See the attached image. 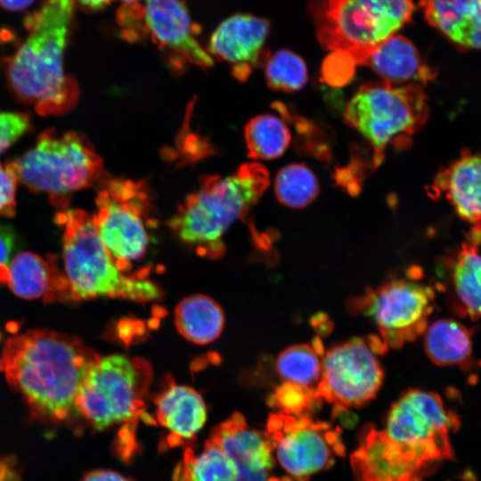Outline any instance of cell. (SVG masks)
I'll use <instances>...</instances> for the list:
<instances>
[{
  "mask_svg": "<svg viewBox=\"0 0 481 481\" xmlns=\"http://www.w3.org/2000/svg\"><path fill=\"white\" fill-rule=\"evenodd\" d=\"M100 355L80 338L47 330L9 338L1 350L2 371L37 419L59 423L75 411L78 388Z\"/></svg>",
  "mask_w": 481,
  "mask_h": 481,
  "instance_id": "1",
  "label": "cell"
},
{
  "mask_svg": "<svg viewBox=\"0 0 481 481\" xmlns=\"http://www.w3.org/2000/svg\"><path fill=\"white\" fill-rule=\"evenodd\" d=\"M74 10L72 0H43L24 19L28 37L4 61L13 95L40 115L64 113L78 99L77 84L63 65Z\"/></svg>",
  "mask_w": 481,
  "mask_h": 481,
  "instance_id": "2",
  "label": "cell"
},
{
  "mask_svg": "<svg viewBox=\"0 0 481 481\" xmlns=\"http://www.w3.org/2000/svg\"><path fill=\"white\" fill-rule=\"evenodd\" d=\"M269 173L260 163L249 162L235 173L205 175L189 194L168 225L185 244L212 258L224 251L223 238L244 217L269 185Z\"/></svg>",
  "mask_w": 481,
  "mask_h": 481,
  "instance_id": "3",
  "label": "cell"
},
{
  "mask_svg": "<svg viewBox=\"0 0 481 481\" xmlns=\"http://www.w3.org/2000/svg\"><path fill=\"white\" fill-rule=\"evenodd\" d=\"M151 380V368L144 360L110 355L91 368L75 398V411L94 429L121 425L115 444L126 461L135 452L138 421L155 423L145 408Z\"/></svg>",
  "mask_w": 481,
  "mask_h": 481,
  "instance_id": "4",
  "label": "cell"
},
{
  "mask_svg": "<svg viewBox=\"0 0 481 481\" xmlns=\"http://www.w3.org/2000/svg\"><path fill=\"white\" fill-rule=\"evenodd\" d=\"M55 221L63 231L65 275L74 301L97 298L137 303L159 299L160 288L141 276L126 275L104 247L94 217L82 209L59 211Z\"/></svg>",
  "mask_w": 481,
  "mask_h": 481,
  "instance_id": "5",
  "label": "cell"
},
{
  "mask_svg": "<svg viewBox=\"0 0 481 481\" xmlns=\"http://www.w3.org/2000/svg\"><path fill=\"white\" fill-rule=\"evenodd\" d=\"M428 96L420 84L394 85L371 81L362 85L346 104L344 121L371 146L373 167L391 145L404 148L426 123Z\"/></svg>",
  "mask_w": 481,
  "mask_h": 481,
  "instance_id": "6",
  "label": "cell"
},
{
  "mask_svg": "<svg viewBox=\"0 0 481 481\" xmlns=\"http://www.w3.org/2000/svg\"><path fill=\"white\" fill-rule=\"evenodd\" d=\"M412 0H310L307 11L327 50L360 63L365 54L411 22Z\"/></svg>",
  "mask_w": 481,
  "mask_h": 481,
  "instance_id": "7",
  "label": "cell"
},
{
  "mask_svg": "<svg viewBox=\"0 0 481 481\" xmlns=\"http://www.w3.org/2000/svg\"><path fill=\"white\" fill-rule=\"evenodd\" d=\"M18 179L34 192H45L51 202L67 207L75 192L99 182L103 163L79 133H41L35 145L12 161Z\"/></svg>",
  "mask_w": 481,
  "mask_h": 481,
  "instance_id": "8",
  "label": "cell"
},
{
  "mask_svg": "<svg viewBox=\"0 0 481 481\" xmlns=\"http://www.w3.org/2000/svg\"><path fill=\"white\" fill-rule=\"evenodd\" d=\"M95 202L93 217L101 240L125 271L145 254L150 242L148 186L143 180L102 175Z\"/></svg>",
  "mask_w": 481,
  "mask_h": 481,
  "instance_id": "9",
  "label": "cell"
},
{
  "mask_svg": "<svg viewBox=\"0 0 481 481\" xmlns=\"http://www.w3.org/2000/svg\"><path fill=\"white\" fill-rule=\"evenodd\" d=\"M384 424L382 430L389 438L435 467L452 458L450 434L460 422L436 393L407 390L392 404Z\"/></svg>",
  "mask_w": 481,
  "mask_h": 481,
  "instance_id": "10",
  "label": "cell"
},
{
  "mask_svg": "<svg viewBox=\"0 0 481 481\" xmlns=\"http://www.w3.org/2000/svg\"><path fill=\"white\" fill-rule=\"evenodd\" d=\"M387 348L379 337L352 338L330 347L322 357L320 400L339 409L369 403L383 383L384 371L378 355Z\"/></svg>",
  "mask_w": 481,
  "mask_h": 481,
  "instance_id": "11",
  "label": "cell"
},
{
  "mask_svg": "<svg viewBox=\"0 0 481 481\" xmlns=\"http://www.w3.org/2000/svg\"><path fill=\"white\" fill-rule=\"evenodd\" d=\"M282 469L292 480L307 481L345 454L340 432L308 413H272L265 432Z\"/></svg>",
  "mask_w": 481,
  "mask_h": 481,
  "instance_id": "12",
  "label": "cell"
},
{
  "mask_svg": "<svg viewBox=\"0 0 481 481\" xmlns=\"http://www.w3.org/2000/svg\"><path fill=\"white\" fill-rule=\"evenodd\" d=\"M435 296L434 288L414 276L395 279L355 298L350 308L371 319L387 347L399 348L425 332Z\"/></svg>",
  "mask_w": 481,
  "mask_h": 481,
  "instance_id": "13",
  "label": "cell"
},
{
  "mask_svg": "<svg viewBox=\"0 0 481 481\" xmlns=\"http://www.w3.org/2000/svg\"><path fill=\"white\" fill-rule=\"evenodd\" d=\"M358 444L350 456L356 481H421L435 469L371 424L360 430Z\"/></svg>",
  "mask_w": 481,
  "mask_h": 481,
  "instance_id": "14",
  "label": "cell"
},
{
  "mask_svg": "<svg viewBox=\"0 0 481 481\" xmlns=\"http://www.w3.org/2000/svg\"><path fill=\"white\" fill-rule=\"evenodd\" d=\"M144 27L146 35L179 67L190 64L207 69L214 65V59L197 41L200 29L192 20L183 0H146Z\"/></svg>",
  "mask_w": 481,
  "mask_h": 481,
  "instance_id": "15",
  "label": "cell"
},
{
  "mask_svg": "<svg viewBox=\"0 0 481 481\" xmlns=\"http://www.w3.org/2000/svg\"><path fill=\"white\" fill-rule=\"evenodd\" d=\"M208 439L233 462L235 481H293L272 475L273 451L265 433L250 428L239 412L215 427Z\"/></svg>",
  "mask_w": 481,
  "mask_h": 481,
  "instance_id": "16",
  "label": "cell"
},
{
  "mask_svg": "<svg viewBox=\"0 0 481 481\" xmlns=\"http://www.w3.org/2000/svg\"><path fill=\"white\" fill-rule=\"evenodd\" d=\"M269 29L265 19L247 13L234 14L215 29L207 51L212 58L229 63L236 79L246 81L252 70L268 57L264 45Z\"/></svg>",
  "mask_w": 481,
  "mask_h": 481,
  "instance_id": "17",
  "label": "cell"
},
{
  "mask_svg": "<svg viewBox=\"0 0 481 481\" xmlns=\"http://www.w3.org/2000/svg\"><path fill=\"white\" fill-rule=\"evenodd\" d=\"M4 284L26 299L42 298L45 303L74 301L69 281L53 255H16L9 263Z\"/></svg>",
  "mask_w": 481,
  "mask_h": 481,
  "instance_id": "18",
  "label": "cell"
},
{
  "mask_svg": "<svg viewBox=\"0 0 481 481\" xmlns=\"http://www.w3.org/2000/svg\"><path fill=\"white\" fill-rule=\"evenodd\" d=\"M153 402L157 422L167 431L164 448L192 439L207 420L205 402L191 387L169 381Z\"/></svg>",
  "mask_w": 481,
  "mask_h": 481,
  "instance_id": "19",
  "label": "cell"
},
{
  "mask_svg": "<svg viewBox=\"0 0 481 481\" xmlns=\"http://www.w3.org/2000/svg\"><path fill=\"white\" fill-rule=\"evenodd\" d=\"M444 288L454 312L463 317H481V252L477 243H463L442 265Z\"/></svg>",
  "mask_w": 481,
  "mask_h": 481,
  "instance_id": "20",
  "label": "cell"
},
{
  "mask_svg": "<svg viewBox=\"0 0 481 481\" xmlns=\"http://www.w3.org/2000/svg\"><path fill=\"white\" fill-rule=\"evenodd\" d=\"M359 65L370 67L383 81L394 85L426 83L436 76L435 70L421 59L415 45L397 34L369 51Z\"/></svg>",
  "mask_w": 481,
  "mask_h": 481,
  "instance_id": "21",
  "label": "cell"
},
{
  "mask_svg": "<svg viewBox=\"0 0 481 481\" xmlns=\"http://www.w3.org/2000/svg\"><path fill=\"white\" fill-rule=\"evenodd\" d=\"M434 188L444 194L460 217L481 224L480 153H463L437 175Z\"/></svg>",
  "mask_w": 481,
  "mask_h": 481,
  "instance_id": "22",
  "label": "cell"
},
{
  "mask_svg": "<svg viewBox=\"0 0 481 481\" xmlns=\"http://www.w3.org/2000/svg\"><path fill=\"white\" fill-rule=\"evenodd\" d=\"M428 23L461 49L481 48V0H420Z\"/></svg>",
  "mask_w": 481,
  "mask_h": 481,
  "instance_id": "23",
  "label": "cell"
},
{
  "mask_svg": "<svg viewBox=\"0 0 481 481\" xmlns=\"http://www.w3.org/2000/svg\"><path fill=\"white\" fill-rule=\"evenodd\" d=\"M174 320L179 334L196 345L213 342L224 326V314L220 305L202 294L183 298L175 306Z\"/></svg>",
  "mask_w": 481,
  "mask_h": 481,
  "instance_id": "24",
  "label": "cell"
},
{
  "mask_svg": "<svg viewBox=\"0 0 481 481\" xmlns=\"http://www.w3.org/2000/svg\"><path fill=\"white\" fill-rule=\"evenodd\" d=\"M424 347L436 365L463 364L472 353V331L452 319H440L425 330Z\"/></svg>",
  "mask_w": 481,
  "mask_h": 481,
  "instance_id": "25",
  "label": "cell"
},
{
  "mask_svg": "<svg viewBox=\"0 0 481 481\" xmlns=\"http://www.w3.org/2000/svg\"><path fill=\"white\" fill-rule=\"evenodd\" d=\"M322 355L320 341L289 346L277 357V372L283 381L298 385L320 403L318 386L322 378Z\"/></svg>",
  "mask_w": 481,
  "mask_h": 481,
  "instance_id": "26",
  "label": "cell"
},
{
  "mask_svg": "<svg viewBox=\"0 0 481 481\" xmlns=\"http://www.w3.org/2000/svg\"><path fill=\"white\" fill-rule=\"evenodd\" d=\"M232 460L208 439L200 452L187 447L174 472V481H235Z\"/></svg>",
  "mask_w": 481,
  "mask_h": 481,
  "instance_id": "27",
  "label": "cell"
},
{
  "mask_svg": "<svg viewBox=\"0 0 481 481\" xmlns=\"http://www.w3.org/2000/svg\"><path fill=\"white\" fill-rule=\"evenodd\" d=\"M244 137L249 156L254 159L279 158L291 141L287 125L272 114H263L250 119L245 126Z\"/></svg>",
  "mask_w": 481,
  "mask_h": 481,
  "instance_id": "28",
  "label": "cell"
},
{
  "mask_svg": "<svg viewBox=\"0 0 481 481\" xmlns=\"http://www.w3.org/2000/svg\"><path fill=\"white\" fill-rule=\"evenodd\" d=\"M274 192L281 204L293 208H303L317 197L319 183L307 166L291 163L277 173L274 179Z\"/></svg>",
  "mask_w": 481,
  "mask_h": 481,
  "instance_id": "29",
  "label": "cell"
},
{
  "mask_svg": "<svg viewBox=\"0 0 481 481\" xmlns=\"http://www.w3.org/2000/svg\"><path fill=\"white\" fill-rule=\"evenodd\" d=\"M265 77L271 89L295 92L307 82V68L304 60L295 53L281 49L265 61Z\"/></svg>",
  "mask_w": 481,
  "mask_h": 481,
  "instance_id": "30",
  "label": "cell"
},
{
  "mask_svg": "<svg viewBox=\"0 0 481 481\" xmlns=\"http://www.w3.org/2000/svg\"><path fill=\"white\" fill-rule=\"evenodd\" d=\"M317 402L309 393L296 384L282 381L270 396L271 406L278 408L280 412L300 415L309 413Z\"/></svg>",
  "mask_w": 481,
  "mask_h": 481,
  "instance_id": "31",
  "label": "cell"
},
{
  "mask_svg": "<svg viewBox=\"0 0 481 481\" xmlns=\"http://www.w3.org/2000/svg\"><path fill=\"white\" fill-rule=\"evenodd\" d=\"M116 21L121 36L128 42H136L147 37L144 27L146 0H118Z\"/></svg>",
  "mask_w": 481,
  "mask_h": 481,
  "instance_id": "32",
  "label": "cell"
},
{
  "mask_svg": "<svg viewBox=\"0 0 481 481\" xmlns=\"http://www.w3.org/2000/svg\"><path fill=\"white\" fill-rule=\"evenodd\" d=\"M31 128L27 112L0 111V154Z\"/></svg>",
  "mask_w": 481,
  "mask_h": 481,
  "instance_id": "33",
  "label": "cell"
},
{
  "mask_svg": "<svg viewBox=\"0 0 481 481\" xmlns=\"http://www.w3.org/2000/svg\"><path fill=\"white\" fill-rule=\"evenodd\" d=\"M19 181L12 162L0 163V216L12 217L15 214V192Z\"/></svg>",
  "mask_w": 481,
  "mask_h": 481,
  "instance_id": "34",
  "label": "cell"
},
{
  "mask_svg": "<svg viewBox=\"0 0 481 481\" xmlns=\"http://www.w3.org/2000/svg\"><path fill=\"white\" fill-rule=\"evenodd\" d=\"M355 65L348 54L334 52L324 61L323 76L329 83L341 85L350 78Z\"/></svg>",
  "mask_w": 481,
  "mask_h": 481,
  "instance_id": "35",
  "label": "cell"
},
{
  "mask_svg": "<svg viewBox=\"0 0 481 481\" xmlns=\"http://www.w3.org/2000/svg\"><path fill=\"white\" fill-rule=\"evenodd\" d=\"M16 236L13 229L0 224V284H4L10 258L15 248Z\"/></svg>",
  "mask_w": 481,
  "mask_h": 481,
  "instance_id": "36",
  "label": "cell"
},
{
  "mask_svg": "<svg viewBox=\"0 0 481 481\" xmlns=\"http://www.w3.org/2000/svg\"><path fill=\"white\" fill-rule=\"evenodd\" d=\"M0 481H22L13 456L0 458Z\"/></svg>",
  "mask_w": 481,
  "mask_h": 481,
  "instance_id": "37",
  "label": "cell"
},
{
  "mask_svg": "<svg viewBox=\"0 0 481 481\" xmlns=\"http://www.w3.org/2000/svg\"><path fill=\"white\" fill-rule=\"evenodd\" d=\"M81 481H130L118 472L108 469H97L87 473Z\"/></svg>",
  "mask_w": 481,
  "mask_h": 481,
  "instance_id": "38",
  "label": "cell"
},
{
  "mask_svg": "<svg viewBox=\"0 0 481 481\" xmlns=\"http://www.w3.org/2000/svg\"><path fill=\"white\" fill-rule=\"evenodd\" d=\"M75 5H78L80 8L86 11H100L108 6L115 0H72Z\"/></svg>",
  "mask_w": 481,
  "mask_h": 481,
  "instance_id": "39",
  "label": "cell"
},
{
  "mask_svg": "<svg viewBox=\"0 0 481 481\" xmlns=\"http://www.w3.org/2000/svg\"><path fill=\"white\" fill-rule=\"evenodd\" d=\"M35 0H0V6L11 12L22 11L28 8Z\"/></svg>",
  "mask_w": 481,
  "mask_h": 481,
  "instance_id": "40",
  "label": "cell"
},
{
  "mask_svg": "<svg viewBox=\"0 0 481 481\" xmlns=\"http://www.w3.org/2000/svg\"><path fill=\"white\" fill-rule=\"evenodd\" d=\"M0 341H1V332H0ZM2 371V365H1V352H0V372Z\"/></svg>",
  "mask_w": 481,
  "mask_h": 481,
  "instance_id": "41",
  "label": "cell"
}]
</instances>
